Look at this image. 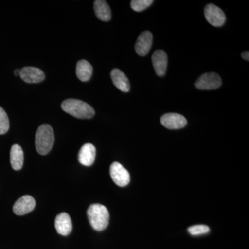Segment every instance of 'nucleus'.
Listing matches in <instances>:
<instances>
[{"instance_id": "a211bd4d", "label": "nucleus", "mask_w": 249, "mask_h": 249, "mask_svg": "<svg viewBox=\"0 0 249 249\" xmlns=\"http://www.w3.org/2000/svg\"><path fill=\"white\" fill-rule=\"evenodd\" d=\"M154 2L152 0H132L131 7L137 12H141L148 8Z\"/></svg>"}, {"instance_id": "9d476101", "label": "nucleus", "mask_w": 249, "mask_h": 249, "mask_svg": "<svg viewBox=\"0 0 249 249\" xmlns=\"http://www.w3.org/2000/svg\"><path fill=\"white\" fill-rule=\"evenodd\" d=\"M153 36L150 31H144L140 34L135 45V51L140 56H145L150 52Z\"/></svg>"}, {"instance_id": "f03ea898", "label": "nucleus", "mask_w": 249, "mask_h": 249, "mask_svg": "<svg viewBox=\"0 0 249 249\" xmlns=\"http://www.w3.org/2000/svg\"><path fill=\"white\" fill-rule=\"evenodd\" d=\"M88 217L90 225L97 231L105 230L109 224V211L102 204H91L88 210Z\"/></svg>"}, {"instance_id": "4468645a", "label": "nucleus", "mask_w": 249, "mask_h": 249, "mask_svg": "<svg viewBox=\"0 0 249 249\" xmlns=\"http://www.w3.org/2000/svg\"><path fill=\"white\" fill-rule=\"evenodd\" d=\"M111 78L116 88L123 92H128L130 84L128 78L124 72L119 69H114L111 72Z\"/></svg>"}, {"instance_id": "dca6fc26", "label": "nucleus", "mask_w": 249, "mask_h": 249, "mask_svg": "<svg viewBox=\"0 0 249 249\" xmlns=\"http://www.w3.org/2000/svg\"><path fill=\"white\" fill-rule=\"evenodd\" d=\"M11 167L15 170L22 169L24 163V152L19 145H13L10 153Z\"/></svg>"}, {"instance_id": "423d86ee", "label": "nucleus", "mask_w": 249, "mask_h": 249, "mask_svg": "<svg viewBox=\"0 0 249 249\" xmlns=\"http://www.w3.org/2000/svg\"><path fill=\"white\" fill-rule=\"evenodd\" d=\"M109 173L111 178L117 186L124 187L129 184L130 175L129 172L121 163L114 162L111 165Z\"/></svg>"}, {"instance_id": "ddd939ff", "label": "nucleus", "mask_w": 249, "mask_h": 249, "mask_svg": "<svg viewBox=\"0 0 249 249\" xmlns=\"http://www.w3.org/2000/svg\"><path fill=\"white\" fill-rule=\"evenodd\" d=\"M55 227L60 235L67 236L72 231L71 217L66 213H62L55 217Z\"/></svg>"}, {"instance_id": "0eeeda50", "label": "nucleus", "mask_w": 249, "mask_h": 249, "mask_svg": "<svg viewBox=\"0 0 249 249\" xmlns=\"http://www.w3.org/2000/svg\"><path fill=\"white\" fill-rule=\"evenodd\" d=\"M160 123L166 128L178 129L186 125L187 121L184 116L177 113H168L160 118Z\"/></svg>"}, {"instance_id": "f3484780", "label": "nucleus", "mask_w": 249, "mask_h": 249, "mask_svg": "<svg viewBox=\"0 0 249 249\" xmlns=\"http://www.w3.org/2000/svg\"><path fill=\"white\" fill-rule=\"evenodd\" d=\"M93 67L87 60H81L76 65V76L82 82H87L91 78Z\"/></svg>"}, {"instance_id": "f8f14e48", "label": "nucleus", "mask_w": 249, "mask_h": 249, "mask_svg": "<svg viewBox=\"0 0 249 249\" xmlns=\"http://www.w3.org/2000/svg\"><path fill=\"white\" fill-rule=\"evenodd\" d=\"M96 147L91 143H86L81 147L78 154V160L85 166H91L96 158Z\"/></svg>"}, {"instance_id": "39448f33", "label": "nucleus", "mask_w": 249, "mask_h": 249, "mask_svg": "<svg viewBox=\"0 0 249 249\" xmlns=\"http://www.w3.org/2000/svg\"><path fill=\"white\" fill-rule=\"evenodd\" d=\"M204 16L206 20L214 27H222L225 23V14L215 5L208 4L204 9Z\"/></svg>"}, {"instance_id": "6ab92c4d", "label": "nucleus", "mask_w": 249, "mask_h": 249, "mask_svg": "<svg viewBox=\"0 0 249 249\" xmlns=\"http://www.w3.org/2000/svg\"><path fill=\"white\" fill-rule=\"evenodd\" d=\"M9 120L7 114L0 107V134H4L9 131Z\"/></svg>"}, {"instance_id": "7ed1b4c3", "label": "nucleus", "mask_w": 249, "mask_h": 249, "mask_svg": "<svg viewBox=\"0 0 249 249\" xmlns=\"http://www.w3.org/2000/svg\"><path fill=\"white\" fill-rule=\"evenodd\" d=\"M36 150L41 155H46L52 150L54 143V132L49 124H44L37 129L36 134Z\"/></svg>"}, {"instance_id": "412c9836", "label": "nucleus", "mask_w": 249, "mask_h": 249, "mask_svg": "<svg viewBox=\"0 0 249 249\" xmlns=\"http://www.w3.org/2000/svg\"><path fill=\"white\" fill-rule=\"evenodd\" d=\"M242 58L244 60H247V61H249V52H243L242 54Z\"/></svg>"}, {"instance_id": "2eb2a0df", "label": "nucleus", "mask_w": 249, "mask_h": 249, "mask_svg": "<svg viewBox=\"0 0 249 249\" xmlns=\"http://www.w3.org/2000/svg\"><path fill=\"white\" fill-rule=\"evenodd\" d=\"M95 14L96 17L103 22L110 20L111 13L109 5L104 0H96L93 4Z\"/></svg>"}, {"instance_id": "f257e3e1", "label": "nucleus", "mask_w": 249, "mask_h": 249, "mask_svg": "<svg viewBox=\"0 0 249 249\" xmlns=\"http://www.w3.org/2000/svg\"><path fill=\"white\" fill-rule=\"evenodd\" d=\"M62 110L77 119H91L95 114L94 109L84 101L77 99H67L62 103Z\"/></svg>"}, {"instance_id": "4be33fe9", "label": "nucleus", "mask_w": 249, "mask_h": 249, "mask_svg": "<svg viewBox=\"0 0 249 249\" xmlns=\"http://www.w3.org/2000/svg\"><path fill=\"white\" fill-rule=\"evenodd\" d=\"M19 71H20V70H16L14 72L15 76H19Z\"/></svg>"}, {"instance_id": "20e7f679", "label": "nucleus", "mask_w": 249, "mask_h": 249, "mask_svg": "<svg viewBox=\"0 0 249 249\" xmlns=\"http://www.w3.org/2000/svg\"><path fill=\"white\" fill-rule=\"evenodd\" d=\"M222 85V78L215 73H206L201 75L196 82V88L200 90H212Z\"/></svg>"}, {"instance_id": "6e6552de", "label": "nucleus", "mask_w": 249, "mask_h": 249, "mask_svg": "<svg viewBox=\"0 0 249 249\" xmlns=\"http://www.w3.org/2000/svg\"><path fill=\"white\" fill-rule=\"evenodd\" d=\"M19 76L27 83H39L45 78V73L40 70L33 67H26L19 71Z\"/></svg>"}, {"instance_id": "1a4fd4ad", "label": "nucleus", "mask_w": 249, "mask_h": 249, "mask_svg": "<svg viewBox=\"0 0 249 249\" xmlns=\"http://www.w3.org/2000/svg\"><path fill=\"white\" fill-rule=\"evenodd\" d=\"M36 207V201L31 196H24L15 203L13 210L17 215H24L29 213Z\"/></svg>"}, {"instance_id": "9b49d317", "label": "nucleus", "mask_w": 249, "mask_h": 249, "mask_svg": "<svg viewBox=\"0 0 249 249\" xmlns=\"http://www.w3.org/2000/svg\"><path fill=\"white\" fill-rule=\"evenodd\" d=\"M152 61L157 76H164L168 67V56L165 52L155 51L152 56Z\"/></svg>"}, {"instance_id": "aec40b11", "label": "nucleus", "mask_w": 249, "mask_h": 249, "mask_svg": "<svg viewBox=\"0 0 249 249\" xmlns=\"http://www.w3.org/2000/svg\"><path fill=\"white\" fill-rule=\"evenodd\" d=\"M188 231L192 235H199L208 233L210 231V229L206 225H196L188 228Z\"/></svg>"}]
</instances>
